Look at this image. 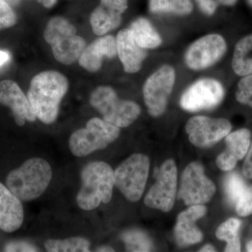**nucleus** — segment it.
Wrapping results in <instances>:
<instances>
[{
  "label": "nucleus",
  "mask_w": 252,
  "mask_h": 252,
  "mask_svg": "<svg viewBox=\"0 0 252 252\" xmlns=\"http://www.w3.org/2000/svg\"><path fill=\"white\" fill-rule=\"evenodd\" d=\"M68 89L67 77L57 71H44L34 76L28 90V99L36 119L47 125L56 122Z\"/></svg>",
  "instance_id": "nucleus-1"
},
{
  "label": "nucleus",
  "mask_w": 252,
  "mask_h": 252,
  "mask_svg": "<svg viewBox=\"0 0 252 252\" xmlns=\"http://www.w3.org/2000/svg\"><path fill=\"white\" fill-rule=\"evenodd\" d=\"M52 177V169L49 162L40 158H34L9 172L6 185L21 201H31L44 193Z\"/></svg>",
  "instance_id": "nucleus-2"
},
{
  "label": "nucleus",
  "mask_w": 252,
  "mask_h": 252,
  "mask_svg": "<svg viewBox=\"0 0 252 252\" xmlns=\"http://www.w3.org/2000/svg\"><path fill=\"white\" fill-rule=\"evenodd\" d=\"M81 178L82 185L77 195L81 209L94 210L100 204L110 202L115 182L114 171L109 164L102 161L88 164L81 171Z\"/></svg>",
  "instance_id": "nucleus-3"
},
{
  "label": "nucleus",
  "mask_w": 252,
  "mask_h": 252,
  "mask_svg": "<svg viewBox=\"0 0 252 252\" xmlns=\"http://www.w3.org/2000/svg\"><path fill=\"white\" fill-rule=\"evenodd\" d=\"M44 38L51 45L55 59L66 65L79 61L86 47L85 39L77 35L74 25L61 16L52 18L48 22Z\"/></svg>",
  "instance_id": "nucleus-4"
},
{
  "label": "nucleus",
  "mask_w": 252,
  "mask_h": 252,
  "mask_svg": "<svg viewBox=\"0 0 252 252\" xmlns=\"http://www.w3.org/2000/svg\"><path fill=\"white\" fill-rule=\"evenodd\" d=\"M90 104L102 116L103 120L118 127H126L140 117L141 108L135 102L121 99L117 93L107 86L94 89Z\"/></svg>",
  "instance_id": "nucleus-5"
},
{
  "label": "nucleus",
  "mask_w": 252,
  "mask_h": 252,
  "mask_svg": "<svg viewBox=\"0 0 252 252\" xmlns=\"http://www.w3.org/2000/svg\"><path fill=\"white\" fill-rule=\"evenodd\" d=\"M120 127L113 126L99 118H93L85 128L76 130L69 140V148L73 155L84 157L95 151L105 149L120 135Z\"/></svg>",
  "instance_id": "nucleus-6"
},
{
  "label": "nucleus",
  "mask_w": 252,
  "mask_h": 252,
  "mask_svg": "<svg viewBox=\"0 0 252 252\" xmlns=\"http://www.w3.org/2000/svg\"><path fill=\"white\" fill-rule=\"evenodd\" d=\"M150 161L147 156L135 154L116 169L114 182L125 198L137 202L142 198L149 177Z\"/></svg>",
  "instance_id": "nucleus-7"
},
{
  "label": "nucleus",
  "mask_w": 252,
  "mask_h": 252,
  "mask_svg": "<svg viewBox=\"0 0 252 252\" xmlns=\"http://www.w3.org/2000/svg\"><path fill=\"white\" fill-rule=\"evenodd\" d=\"M156 183L144 198L147 207L160 211H170L175 204L177 188V168L175 161L169 159L160 169H156Z\"/></svg>",
  "instance_id": "nucleus-8"
},
{
  "label": "nucleus",
  "mask_w": 252,
  "mask_h": 252,
  "mask_svg": "<svg viewBox=\"0 0 252 252\" xmlns=\"http://www.w3.org/2000/svg\"><path fill=\"white\" fill-rule=\"evenodd\" d=\"M175 70L163 65L147 79L143 87L144 102L152 117L161 116L166 109L167 100L175 83Z\"/></svg>",
  "instance_id": "nucleus-9"
},
{
  "label": "nucleus",
  "mask_w": 252,
  "mask_h": 252,
  "mask_svg": "<svg viewBox=\"0 0 252 252\" xmlns=\"http://www.w3.org/2000/svg\"><path fill=\"white\" fill-rule=\"evenodd\" d=\"M216 187L205 175L203 167L198 162H191L186 167L181 177L178 198L185 205H203L211 200Z\"/></svg>",
  "instance_id": "nucleus-10"
},
{
  "label": "nucleus",
  "mask_w": 252,
  "mask_h": 252,
  "mask_svg": "<svg viewBox=\"0 0 252 252\" xmlns=\"http://www.w3.org/2000/svg\"><path fill=\"white\" fill-rule=\"evenodd\" d=\"M225 91L220 81L205 78L195 81L182 95L180 105L188 112L215 108L222 102Z\"/></svg>",
  "instance_id": "nucleus-11"
},
{
  "label": "nucleus",
  "mask_w": 252,
  "mask_h": 252,
  "mask_svg": "<svg viewBox=\"0 0 252 252\" xmlns=\"http://www.w3.org/2000/svg\"><path fill=\"white\" fill-rule=\"evenodd\" d=\"M227 44L224 38L218 34H207L194 41L185 53L187 67L202 70L216 64L225 54Z\"/></svg>",
  "instance_id": "nucleus-12"
},
{
  "label": "nucleus",
  "mask_w": 252,
  "mask_h": 252,
  "mask_svg": "<svg viewBox=\"0 0 252 252\" xmlns=\"http://www.w3.org/2000/svg\"><path fill=\"white\" fill-rule=\"evenodd\" d=\"M229 121L225 119L196 116L190 118L186 125L189 139L195 147H211L226 137L231 130Z\"/></svg>",
  "instance_id": "nucleus-13"
},
{
  "label": "nucleus",
  "mask_w": 252,
  "mask_h": 252,
  "mask_svg": "<svg viewBox=\"0 0 252 252\" xmlns=\"http://www.w3.org/2000/svg\"><path fill=\"white\" fill-rule=\"evenodd\" d=\"M128 7V0H100L91 15L92 31L96 35L103 36L119 28L122 16Z\"/></svg>",
  "instance_id": "nucleus-14"
},
{
  "label": "nucleus",
  "mask_w": 252,
  "mask_h": 252,
  "mask_svg": "<svg viewBox=\"0 0 252 252\" xmlns=\"http://www.w3.org/2000/svg\"><path fill=\"white\" fill-rule=\"evenodd\" d=\"M0 104L11 109L18 126H24L27 121L30 122L36 121V116L28 97L14 81H0Z\"/></svg>",
  "instance_id": "nucleus-15"
},
{
  "label": "nucleus",
  "mask_w": 252,
  "mask_h": 252,
  "mask_svg": "<svg viewBox=\"0 0 252 252\" xmlns=\"http://www.w3.org/2000/svg\"><path fill=\"white\" fill-rule=\"evenodd\" d=\"M206 207L203 205H192L188 210L181 212L177 217L175 228L177 243L180 247H187L200 243L203 235L196 225V221L206 214Z\"/></svg>",
  "instance_id": "nucleus-16"
},
{
  "label": "nucleus",
  "mask_w": 252,
  "mask_h": 252,
  "mask_svg": "<svg viewBox=\"0 0 252 252\" xmlns=\"http://www.w3.org/2000/svg\"><path fill=\"white\" fill-rule=\"evenodd\" d=\"M117 55V38L112 35L101 36L86 46L79 59V64L86 70L95 72L102 67L104 58L112 59Z\"/></svg>",
  "instance_id": "nucleus-17"
},
{
  "label": "nucleus",
  "mask_w": 252,
  "mask_h": 252,
  "mask_svg": "<svg viewBox=\"0 0 252 252\" xmlns=\"http://www.w3.org/2000/svg\"><path fill=\"white\" fill-rule=\"evenodd\" d=\"M116 38L117 55L124 66V71L130 74L139 72L147 58V49L141 47L136 42L129 28L119 31Z\"/></svg>",
  "instance_id": "nucleus-18"
},
{
  "label": "nucleus",
  "mask_w": 252,
  "mask_h": 252,
  "mask_svg": "<svg viewBox=\"0 0 252 252\" xmlns=\"http://www.w3.org/2000/svg\"><path fill=\"white\" fill-rule=\"evenodd\" d=\"M251 142V132L248 129L231 132L226 136V149L218 156L217 164L220 170L230 171L236 165L238 160H242L248 153Z\"/></svg>",
  "instance_id": "nucleus-19"
},
{
  "label": "nucleus",
  "mask_w": 252,
  "mask_h": 252,
  "mask_svg": "<svg viewBox=\"0 0 252 252\" xmlns=\"http://www.w3.org/2000/svg\"><path fill=\"white\" fill-rule=\"evenodd\" d=\"M23 220L24 211L21 200L0 183V229L12 233L20 228Z\"/></svg>",
  "instance_id": "nucleus-20"
},
{
  "label": "nucleus",
  "mask_w": 252,
  "mask_h": 252,
  "mask_svg": "<svg viewBox=\"0 0 252 252\" xmlns=\"http://www.w3.org/2000/svg\"><path fill=\"white\" fill-rule=\"evenodd\" d=\"M129 29L136 42L143 49H156L162 44L160 34L147 18H137L131 23Z\"/></svg>",
  "instance_id": "nucleus-21"
},
{
  "label": "nucleus",
  "mask_w": 252,
  "mask_h": 252,
  "mask_svg": "<svg viewBox=\"0 0 252 252\" xmlns=\"http://www.w3.org/2000/svg\"><path fill=\"white\" fill-rule=\"evenodd\" d=\"M232 67L240 77L252 74V34L244 36L235 46Z\"/></svg>",
  "instance_id": "nucleus-22"
},
{
  "label": "nucleus",
  "mask_w": 252,
  "mask_h": 252,
  "mask_svg": "<svg viewBox=\"0 0 252 252\" xmlns=\"http://www.w3.org/2000/svg\"><path fill=\"white\" fill-rule=\"evenodd\" d=\"M149 11L154 14H172L187 16L191 14V0H149Z\"/></svg>",
  "instance_id": "nucleus-23"
},
{
  "label": "nucleus",
  "mask_w": 252,
  "mask_h": 252,
  "mask_svg": "<svg viewBox=\"0 0 252 252\" xmlns=\"http://www.w3.org/2000/svg\"><path fill=\"white\" fill-rule=\"evenodd\" d=\"M241 220L238 219L230 218L225 220L217 228L216 236L219 240H224L227 245L225 248L226 252H240V241L238 237V231Z\"/></svg>",
  "instance_id": "nucleus-24"
},
{
  "label": "nucleus",
  "mask_w": 252,
  "mask_h": 252,
  "mask_svg": "<svg viewBox=\"0 0 252 252\" xmlns=\"http://www.w3.org/2000/svg\"><path fill=\"white\" fill-rule=\"evenodd\" d=\"M44 248L50 252H87L91 251V243L86 238L73 237L64 240H46Z\"/></svg>",
  "instance_id": "nucleus-25"
},
{
  "label": "nucleus",
  "mask_w": 252,
  "mask_h": 252,
  "mask_svg": "<svg viewBox=\"0 0 252 252\" xmlns=\"http://www.w3.org/2000/svg\"><path fill=\"white\" fill-rule=\"evenodd\" d=\"M122 239L129 252H150L153 244L148 235L139 230H130L123 233Z\"/></svg>",
  "instance_id": "nucleus-26"
},
{
  "label": "nucleus",
  "mask_w": 252,
  "mask_h": 252,
  "mask_svg": "<svg viewBox=\"0 0 252 252\" xmlns=\"http://www.w3.org/2000/svg\"><path fill=\"white\" fill-rule=\"evenodd\" d=\"M224 186L227 198L230 203L235 205L243 197L248 189L242 177L235 172L227 175L225 177Z\"/></svg>",
  "instance_id": "nucleus-27"
},
{
  "label": "nucleus",
  "mask_w": 252,
  "mask_h": 252,
  "mask_svg": "<svg viewBox=\"0 0 252 252\" xmlns=\"http://www.w3.org/2000/svg\"><path fill=\"white\" fill-rule=\"evenodd\" d=\"M235 97L240 103L252 108V74L243 77L239 81Z\"/></svg>",
  "instance_id": "nucleus-28"
},
{
  "label": "nucleus",
  "mask_w": 252,
  "mask_h": 252,
  "mask_svg": "<svg viewBox=\"0 0 252 252\" xmlns=\"http://www.w3.org/2000/svg\"><path fill=\"white\" fill-rule=\"evenodd\" d=\"M17 22V16L12 6L0 0V31L13 27Z\"/></svg>",
  "instance_id": "nucleus-29"
},
{
  "label": "nucleus",
  "mask_w": 252,
  "mask_h": 252,
  "mask_svg": "<svg viewBox=\"0 0 252 252\" xmlns=\"http://www.w3.org/2000/svg\"><path fill=\"white\" fill-rule=\"evenodd\" d=\"M236 212L241 217L249 216L252 214V185L247 189L243 197L236 204Z\"/></svg>",
  "instance_id": "nucleus-30"
},
{
  "label": "nucleus",
  "mask_w": 252,
  "mask_h": 252,
  "mask_svg": "<svg viewBox=\"0 0 252 252\" xmlns=\"http://www.w3.org/2000/svg\"><path fill=\"white\" fill-rule=\"evenodd\" d=\"M6 252H37V249L31 244L24 242H14L8 244L4 248Z\"/></svg>",
  "instance_id": "nucleus-31"
},
{
  "label": "nucleus",
  "mask_w": 252,
  "mask_h": 252,
  "mask_svg": "<svg viewBox=\"0 0 252 252\" xmlns=\"http://www.w3.org/2000/svg\"><path fill=\"white\" fill-rule=\"evenodd\" d=\"M200 9L207 16H212L217 9L216 0H195Z\"/></svg>",
  "instance_id": "nucleus-32"
},
{
  "label": "nucleus",
  "mask_w": 252,
  "mask_h": 252,
  "mask_svg": "<svg viewBox=\"0 0 252 252\" xmlns=\"http://www.w3.org/2000/svg\"><path fill=\"white\" fill-rule=\"evenodd\" d=\"M245 157L243 167V175L249 180H252V144Z\"/></svg>",
  "instance_id": "nucleus-33"
},
{
  "label": "nucleus",
  "mask_w": 252,
  "mask_h": 252,
  "mask_svg": "<svg viewBox=\"0 0 252 252\" xmlns=\"http://www.w3.org/2000/svg\"><path fill=\"white\" fill-rule=\"evenodd\" d=\"M10 55L7 51H0V67L9 61Z\"/></svg>",
  "instance_id": "nucleus-34"
},
{
  "label": "nucleus",
  "mask_w": 252,
  "mask_h": 252,
  "mask_svg": "<svg viewBox=\"0 0 252 252\" xmlns=\"http://www.w3.org/2000/svg\"><path fill=\"white\" fill-rule=\"evenodd\" d=\"M39 1L44 7L50 9V8H52L56 4L57 0H39Z\"/></svg>",
  "instance_id": "nucleus-35"
},
{
  "label": "nucleus",
  "mask_w": 252,
  "mask_h": 252,
  "mask_svg": "<svg viewBox=\"0 0 252 252\" xmlns=\"http://www.w3.org/2000/svg\"><path fill=\"white\" fill-rule=\"evenodd\" d=\"M218 1L225 6H234L238 2V0H218Z\"/></svg>",
  "instance_id": "nucleus-36"
},
{
  "label": "nucleus",
  "mask_w": 252,
  "mask_h": 252,
  "mask_svg": "<svg viewBox=\"0 0 252 252\" xmlns=\"http://www.w3.org/2000/svg\"><path fill=\"white\" fill-rule=\"evenodd\" d=\"M200 252H216L215 248L211 245H207L205 246H204L201 250H200Z\"/></svg>",
  "instance_id": "nucleus-37"
},
{
  "label": "nucleus",
  "mask_w": 252,
  "mask_h": 252,
  "mask_svg": "<svg viewBox=\"0 0 252 252\" xmlns=\"http://www.w3.org/2000/svg\"><path fill=\"white\" fill-rule=\"evenodd\" d=\"M1 1H5V2L9 4L10 6L14 7V6H18V5L20 4V2H21V0H1Z\"/></svg>",
  "instance_id": "nucleus-38"
},
{
  "label": "nucleus",
  "mask_w": 252,
  "mask_h": 252,
  "mask_svg": "<svg viewBox=\"0 0 252 252\" xmlns=\"http://www.w3.org/2000/svg\"><path fill=\"white\" fill-rule=\"evenodd\" d=\"M97 252H114V250H113L112 248H109V247L107 246H103L101 247V248H99L97 249L96 250Z\"/></svg>",
  "instance_id": "nucleus-39"
},
{
  "label": "nucleus",
  "mask_w": 252,
  "mask_h": 252,
  "mask_svg": "<svg viewBox=\"0 0 252 252\" xmlns=\"http://www.w3.org/2000/svg\"><path fill=\"white\" fill-rule=\"evenodd\" d=\"M247 251L252 252V241L249 242L247 245Z\"/></svg>",
  "instance_id": "nucleus-40"
},
{
  "label": "nucleus",
  "mask_w": 252,
  "mask_h": 252,
  "mask_svg": "<svg viewBox=\"0 0 252 252\" xmlns=\"http://www.w3.org/2000/svg\"><path fill=\"white\" fill-rule=\"evenodd\" d=\"M248 2L250 6H252V0H248Z\"/></svg>",
  "instance_id": "nucleus-41"
}]
</instances>
